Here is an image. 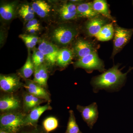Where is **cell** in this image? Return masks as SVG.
I'll use <instances>...</instances> for the list:
<instances>
[{
	"instance_id": "cell-1",
	"label": "cell",
	"mask_w": 133,
	"mask_h": 133,
	"mask_svg": "<svg viewBox=\"0 0 133 133\" xmlns=\"http://www.w3.org/2000/svg\"><path fill=\"white\" fill-rule=\"evenodd\" d=\"M120 65L118 64L114 65L102 74L93 78L91 84L93 88L94 92L97 93L101 90L118 91L123 86L125 82L127 75L133 69V67H130L128 71L123 73L121 69H119Z\"/></svg>"
},
{
	"instance_id": "cell-2",
	"label": "cell",
	"mask_w": 133,
	"mask_h": 133,
	"mask_svg": "<svg viewBox=\"0 0 133 133\" xmlns=\"http://www.w3.org/2000/svg\"><path fill=\"white\" fill-rule=\"evenodd\" d=\"M26 115L19 112H9L1 115V130L16 133L25 127Z\"/></svg>"
},
{
	"instance_id": "cell-3",
	"label": "cell",
	"mask_w": 133,
	"mask_h": 133,
	"mask_svg": "<svg viewBox=\"0 0 133 133\" xmlns=\"http://www.w3.org/2000/svg\"><path fill=\"white\" fill-rule=\"evenodd\" d=\"M74 65L76 68L85 69L89 73L95 70L100 72L105 71L104 62L99 57L97 52H93L78 59Z\"/></svg>"
},
{
	"instance_id": "cell-4",
	"label": "cell",
	"mask_w": 133,
	"mask_h": 133,
	"mask_svg": "<svg viewBox=\"0 0 133 133\" xmlns=\"http://www.w3.org/2000/svg\"><path fill=\"white\" fill-rule=\"evenodd\" d=\"M78 34L75 27L64 24L58 26L53 31L52 34L53 41L62 45H67L72 42Z\"/></svg>"
},
{
	"instance_id": "cell-5",
	"label": "cell",
	"mask_w": 133,
	"mask_h": 133,
	"mask_svg": "<svg viewBox=\"0 0 133 133\" xmlns=\"http://www.w3.org/2000/svg\"><path fill=\"white\" fill-rule=\"evenodd\" d=\"M133 34V29L124 28L118 26L115 27L112 58H113L129 42Z\"/></svg>"
},
{
	"instance_id": "cell-6",
	"label": "cell",
	"mask_w": 133,
	"mask_h": 133,
	"mask_svg": "<svg viewBox=\"0 0 133 133\" xmlns=\"http://www.w3.org/2000/svg\"><path fill=\"white\" fill-rule=\"evenodd\" d=\"M72 52L78 59L93 52H97V45L93 42L83 38L78 39L73 45Z\"/></svg>"
},
{
	"instance_id": "cell-7",
	"label": "cell",
	"mask_w": 133,
	"mask_h": 133,
	"mask_svg": "<svg viewBox=\"0 0 133 133\" xmlns=\"http://www.w3.org/2000/svg\"><path fill=\"white\" fill-rule=\"evenodd\" d=\"M77 109L81 113L83 120L87 124L91 129L92 128L98 117V106L94 102L87 106H77Z\"/></svg>"
},
{
	"instance_id": "cell-8",
	"label": "cell",
	"mask_w": 133,
	"mask_h": 133,
	"mask_svg": "<svg viewBox=\"0 0 133 133\" xmlns=\"http://www.w3.org/2000/svg\"><path fill=\"white\" fill-rule=\"evenodd\" d=\"M38 49L44 55L49 64L53 65L56 63L59 51L56 46L48 41L42 40L40 41Z\"/></svg>"
},
{
	"instance_id": "cell-9",
	"label": "cell",
	"mask_w": 133,
	"mask_h": 133,
	"mask_svg": "<svg viewBox=\"0 0 133 133\" xmlns=\"http://www.w3.org/2000/svg\"><path fill=\"white\" fill-rule=\"evenodd\" d=\"M109 20L101 15L88 19L85 26V32L87 35L95 36L104 26L108 24Z\"/></svg>"
},
{
	"instance_id": "cell-10",
	"label": "cell",
	"mask_w": 133,
	"mask_h": 133,
	"mask_svg": "<svg viewBox=\"0 0 133 133\" xmlns=\"http://www.w3.org/2000/svg\"><path fill=\"white\" fill-rule=\"evenodd\" d=\"M21 86L20 78L14 74L0 76L1 89L6 92L12 93L18 90Z\"/></svg>"
},
{
	"instance_id": "cell-11",
	"label": "cell",
	"mask_w": 133,
	"mask_h": 133,
	"mask_svg": "<svg viewBox=\"0 0 133 133\" xmlns=\"http://www.w3.org/2000/svg\"><path fill=\"white\" fill-rule=\"evenodd\" d=\"M51 109L52 108L49 104L42 106L39 105L34 108L28 115H26L25 119V127H37L38 119L43 113Z\"/></svg>"
},
{
	"instance_id": "cell-12",
	"label": "cell",
	"mask_w": 133,
	"mask_h": 133,
	"mask_svg": "<svg viewBox=\"0 0 133 133\" xmlns=\"http://www.w3.org/2000/svg\"><path fill=\"white\" fill-rule=\"evenodd\" d=\"M28 93L37 97L42 99L46 101H50L49 93L42 86L37 83L31 80H27L24 86Z\"/></svg>"
},
{
	"instance_id": "cell-13",
	"label": "cell",
	"mask_w": 133,
	"mask_h": 133,
	"mask_svg": "<svg viewBox=\"0 0 133 133\" xmlns=\"http://www.w3.org/2000/svg\"><path fill=\"white\" fill-rule=\"evenodd\" d=\"M21 106L20 100L13 95L4 96L0 100V109L2 111H12Z\"/></svg>"
},
{
	"instance_id": "cell-14",
	"label": "cell",
	"mask_w": 133,
	"mask_h": 133,
	"mask_svg": "<svg viewBox=\"0 0 133 133\" xmlns=\"http://www.w3.org/2000/svg\"><path fill=\"white\" fill-rule=\"evenodd\" d=\"M93 7L95 12L99 15L107 18L113 22H116L111 14L107 1L105 0H95L92 2Z\"/></svg>"
},
{
	"instance_id": "cell-15",
	"label": "cell",
	"mask_w": 133,
	"mask_h": 133,
	"mask_svg": "<svg viewBox=\"0 0 133 133\" xmlns=\"http://www.w3.org/2000/svg\"><path fill=\"white\" fill-rule=\"evenodd\" d=\"M78 17L88 18H94L99 15L94 9L92 2H84L77 6Z\"/></svg>"
},
{
	"instance_id": "cell-16",
	"label": "cell",
	"mask_w": 133,
	"mask_h": 133,
	"mask_svg": "<svg viewBox=\"0 0 133 133\" xmlns=\"http://www.w3.org/2000/svg\"><path fill=\"white\" fill-rule=\"evenodd\" d=\"M60 17L64 21L76 19L77 17V6L72 3H69L63 5L59 10Z\"/></svg>"
},
{
	"instance_id": "cell-17",
	"label": "cell",
	"mask_w": 133,
	"mask_h": 133,
	"mask_svg": "<svg viewBox=\"0 0 133 133\" xmlns=\"http://www.w3.org/2000/svg\"><path fill=\"white\" fill-rule=\"evenodd\" d=\"M73 55L72 51L67 48L59 50L57 58V64L62 68L66 67L71 62Z\"/></svg>"
},
{
	"instance_id": "cell-18",
	"label": "cell",
	"mask_w": 133,
	"mask_h": 133,
	"mask_svg": "<svg viewBox=\"0 0 133 133\" xmlns=\"http://www.w3.org/2000/svg\"><path fill=\"white\" fill-rule=\"evenodd\" d=\"M42 99L37 97L27 92L23 95V107L25 112L31 111L34 108L39 106L44 101Z\"/></svg>"
},
{
	"instance_id": "cell-19",
	"label": "cell",
	"mask_w": 133,
	"mask_h": 133,
	"mask_svg": "<svg viewBox=\"0 0 133 133\" xmlns=\"http://www.w3.org/2000/svg\"><path fill=\"white\" fill-rule=\"evenodd\" d=\"M113 22L104 26L95 36L98 40L102 42L110 41L114 36L115 28Z\"/></svg>"
},
{
	"instance_id": "cell-20",
	"label": "cell",
	"mask_w": 133,
	"mask_h": 133,
	"mask_svg": "<svg viewBox=\"0 0 133 133\" xmlns=\"http://www.w3.org/2000/svg\"><path fill=\"white\" fill-rule=\"evenodd\" d=\"M31 6L35 13L42 18L45 17L50 11V6L45 1H34Z\"/></svg>"
},
{
	"instance_id": "cell-21",
	"label": "cell",
	"mask_w": 133,
	"mask_h": 133,
	"mask_svg": "<svg viewBox=\"0 0 133 133\" xmlns=\"http://www.w3.org/2000/svg\"><path fill=\"white\" fill-rule=\"evenodd\" d=\"M15 4L14 3H7L1 6L0 15L4 20H11L14 15Z\"/></svg>"
},
{
	"instance_id": "cell-22",
	"label": "cell",
	"mask_w": 133,
	"mask_h": 133,
	"mask_svg": "<svg viewBox=\"0 0 133 133\" xmlns=\"http://www.w3.org/2000/svg\"><path fill=\"white\" fill-rule=\"evenodd\" d=\"M28 55L26 63L20 70L21 75L25 79L30 77L35 71V66L32 62L30 54L29 53Z\"/></svg>"
},
{
	"instance_id": "cell-23",
	"label": "cell",
	"mask_w": 133,
	"mask_h": 133,
	"mask_svg": "<svg viewBox=\"0 0 133 133\" xmlns=\"http://www.w3.org/2000/svg\"><path fill=\"white\" fill-rule=\"evenodd\" d=\"M70 116L67 124V128L65 133H79L80 131L76 122L74 113L72 110L69 111Z\"/></svg>"
},
{
	"instance_id": "cell-24",
	"label": "cell",
	"mask_w": 133,
	"mask_h": 133,
	"mask_svg": "<svg viewBox=\"0 0 133 133\" xmlns=\"http://www.w3.org/2000/svg\"><path fill=\"white\" fill-rule=\"evenodd\" d=\"M43 128L48 133L57 128L58 125L57 119L54 117H49L44 120L43 123Z\"/></svg>"
},
{
	"instance_id": "cell-25",
	"label": "cell",
	"mask_w": 133,
	"mask_h": 133,
	"mask_svg": "<svg viewBox=\"0 0 133 133\" xmlns=\"http://www.w3.org/2000/svg\"><path fill=\"white\" fill-rule=\"evenodd\" d=\"M32 60L35 67H38L42 65L44 59L45 57L43 53L38 49L35 51L32 55Z\"/></svg>"
},
{
	"instance_id": "cell-26",
	"label": "cell",
	"mask_w": 133,
	"mask_h": 133,
	"mask_svg": "<svg viewBox=\"0 0 133 133\" xmlns=\"http://www.w3.org/2000/svg\"><path fill=\"white\" fill-rule=\"evenodd\" d=\"M38 67L39 74L42 79V86L43 87H46L48 78L47 67L44 64H42Z\"/></svg>"
},
{
	"instance_id": "cell-27",
	"label": "cell",
	"mask_w": 133,
	"mask_h": 133,
	"mask_svg": "<svg viewBox=\"0 0 133 133\" xmlns=\"http://www.w3.org/2000/svg\"><path fill=\"white\" fill-rule=\"evenodd\" d=\"M23 128L16 133H49L46 132L44 128L41 127H33L32 128L28 129H23Z\"/></svg>"
},
{
	"instance_id": "cell-28",
	"label": "cell",
	"mask_w": 133,
	"mask_h": 133,
	"mask_svg": "<svg viewBox=\"0 0 133 133\" xmlns=\"http://www.w3.org/2000/svg\"><path fill=\"white\" fill-rule=\"evenodd\" d=\"M19 14L20 16L22 17L24 20L28 21V22L34 19L35 17V14H30L20 10H19Z\"/></svg>"
},
{
	"instance_id": "cell-29",
	"label": "cell",
	"mask_w": 133,
	"mask_h": 133,
	"mask_svg": "<svg viewBox=\"0 0 133 133\" xmlns=\"http://www.w3.org/2000/svg\"><path fill=\"white\" fill-rule=\"evenodd\" d=\"M27 29L32 28H40V24L36 19H34L28 22L26 25Z\"/></svg>"
},
{
	"instance_id": "cell-30",
	"label": "cell",
	"mask_w": 133,
	"mask_h": 133,
	"mask_svg": "<svg viewBox=\"0 0 133 133\" xmlns=\"http://www.w3.org/2000/svg\"><path fill=\"white\" fill-rule=\"evenodd\" d=\"M33 81L35 83H37L42 86V81L41 79V76L39 74L38 71V67H35V71H34V79Z\"/></svg>"
},
{
	"instance_id": "cell-31",
	"label": "cell",
	"mask_w": 133,
	"mask_h": 133,
	"mask_svg": "<svg viewBox=\"0 0 133 133\" xmlns=\"http://www.w3.org/2000/svg\"><path fill=\"white\" fill-rule=\"evenodd\" d=\"M19 37L21 38L23 41H24L27 48H29V49H31V48H33L34 47L32 45L31 42H30V41L26 35H21L19 36Z\"/></svg>"
},
{
	"instance_id": "cell-32",
	"label": "cell",
	"mask_w": 133,
	"mask_h": 133,
	"mask_svg": "<svg viewBox=\"0 0 133 133\" xmlns=\"http://www.w3.org/2000/svg\"><path fill=\"white\" fill-rule=\"evenodd\" d=\"M19 10L24 11V12H28L30 14H35V12H34L32 6H31L28 5H22L21 9Z\"/></svg>"
},
{
	"instance_id": "cell-33",
	"label": "cell",
	"mask_w": 133,
	"mask_h": 133,
	"mask_svg": "<svg viewBox=\"0 0 133 133\" xmlns=\"http://www.w3.org/2000/svg\"><path fill=\"white\" fill-rule=\"evenodd\" d=\"M28 38L29 39L32 45L35 47L36 44L38 42V38L37 37L33 35H27Z\"/></svg>"
},
{
	"instance_id": "cell-34",
	"label": "cell",
	"mask_w": 133,
	"mask_h": 133,
	"mask_svg": "<svg viewBox=\"0 0 133 133\" xmlns=\"http://www.w3.org/2000/svg\"><path fill=\"white\" fill-rule=\"evenodd\" d=\"M39 29L40 28H31L28 29L27 30L29 33L33 34V33H35L36 32L38 31L39 30Z\"/></svg>"
},
{
	"instance_id": "cell-35",
	"label": "cell",
	"mask_w": 133,
	"mask_h": 133,
	"mask_svg": "<svg viewBox=\"0 0 133 133\" xmlns=\"http://www.w3.org/2000/svg\"><path fill=\"white\" fill-rule=\"evenodd\" d=\"M0 133H10L8 132H6V131H3V130H0Z\"/></svg>"
},
{
	"instance_id": "cell-36",
	"label": "cell",
	"mask_w": 133,
	"mask_h": 133,
	"mask_svg": "<svg viewBox=\"0 0 133 133\" xmlns=\"http://www.w3.org/2000/svg\"><path fill=\"white\" fill-rule=\"evenodd\" d=\"M79 133H82V132H81V131H80V132H79Z\"/></svg>"
},
{
	"instance_id": "cell-37",
	"label": "cell",
	"mask_w": 133,
	"mask_h": 133,
	"mask_svg": "<svg viewBox=\"0 0 133 133\" xmlns=\"http://www.w3.org/2000/svg\"></svg>"
}]
</instances>
